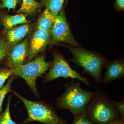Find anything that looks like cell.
I'll list each match as a JSON object with an SVG mask.
<instances>
[{
  "mask_svg": "<svg viewBox=\"0 0 124 124\" xmlns=\"http://www.w3.org/2000/svg\"><path fill=\"white\" fill-rule=\"evenodd\" d=\"M64 93L57 99L55 106L58 108L69 110L73 116L85 113L86 106L94 92L81 87L73 79L64 85Z\"/></svg>",
  "mask_w": 124,
  "mask_h": 124,
  "instance_id": "6da1fadb",
  "label": "cell"
},
{
  "mask_svg": "<svg viewBox=\"0 0 124 124\" xmlns=\"http://www.w3.org/2000/svg\"><path fill=\"white\" fill-rule=\"evenodd\" d=\"M85 113L88 119L94 124H107L120 118L118 111L109 97L99 87L94 91Z\"/></svg>",
  "mask_w": 124,
  "mask_h": 124,
  "instance_id": "7a4b0ae2",
  "label": "cell"
},
{
  "mask_svg": "<svg viewBox=\"0 0 124 124\" xmlns=\"http://www.w3.org/2000/svg\"><path fill=\"white\" fill-rule=\"evenodd\" d=\"M69 49L73 55L72 62L78 66L82 67L83 72L90 75L96 83L101 84L102 81L101 71L107 63L105 58L81 47H70Z\"/></svg>",
  "mask_w": 124,
  "mask_h": 124,
  "instance_id": "3957f363",
  "label": "cell"
},
{
  "mask_svg": "<svg viewBox=\"0 0 124 124\" xmlns=\"http://www.w3.org/2000/svg\"><path fill=\"white\" fill-rule=\"evenodd\" d=\"M13 93L22 101L28 113V117L22 124L38 121L45 124H67L66 120L59 117L53 108L48 104L28 100L16 91Z\"/></svg>",
  "mask_w": 124,
  "mask_h": 124,
  "instance_id": "277c9868",
  "label": "cell"
},
{
  "mask_svg": "<svg viewBox=\"0 0 124 124\" xmlns=\"http://www.w3.org/2000/svg\"><path fill=\"white\" fill-rule=\"evenodd\" d=\"M52 62H47L43 55L36 57L34 60L26 64L14 67V74L23 78L33 93L38 94L36 81L38 77L41 76L51 67Z\"/></svg>",
  "mask_w": 124,
  "mask_h": 124,
  "instance_id": "5b68a950",
  "label": "cell"
},
{
  "mask_svg": "<svg viewBox=\"0 0 124 124\" xmlns=\"http://www.w3.org/2000/svg\"><path fill=\"white\" fill-rule=\"evenodd\" d=\"M64 78H71L72 79L79 80L87 85H91L87 78L83 77L71 67L66 60L61 54L56 53L54 55L51 68L45 78L46 82H49L59 77Z\"/></svg>",
  "mask_w": 124,
  "mask_h": 124,
  "instance_id": "8992f818",
  "label": "cell"
},
{
  "mask_svg": "<svg viewBox=\"0 0 124 124\" xmlns=\"http://www.w3.org/2000/svg\"><path fill=\"white\" fill-rule=\"evenodd\" d=\"M50 42L53 44L63 42L73 46L78 45L71 33L67 22L64 7H63L55 18L51 31Z\"/></svg>",
  "mask_w": 124,
  "mask_h": 124,
  "instance_id": "52a82bcc",
  "label": "cell"
},
{
  "mask_svg": "<svg viewBox=\"0 0 124 124\" xmlns=\"http://www.w3.org/2000/svg\"><path fill=\"white\" fill-rule=\"evenodd\" d=\"M51 31L35 30L30 38L28 62H31L39 53L44 50L51 41Z\"/></svg>",
  "mask_w": 124,
  "mask_h": 124,
  "instance_id": "ba28073f",
  "label": "cell"
},
{
  "mask_svg": "<svg viewBox=\"0 0 124 124\" xmlns=\"http://www.w3.org/2000/svg\"><path fill=\"white\" fill-rule=\"evenodd\" d=\"M29 43L27 39L14 46L7 57V64L10 68L23 64L28 57Z\"/></svg>",
  "mask_w": 124,
  "mask_h": 124,
  "instance_id": "9c48e42d",
  "label": "cell"
},
{
  "mask_svg": "<svg viewBox=\"0 0 124 124\" xmlns=\"http://www.w3.org/2000/svg\"><path fill=\"white\" fill-rule=\"evenodd\" d=\"M33 26L32 24L25 23L5 29L4 38L9 45L14 46L21 42L31 32Z\"/></svg>",
  "mask_w": 124,
  "mask_h": 124,
  "instance_id": "30bf717a",
  "label": "cell"
},
{
  "mask_svg": "<svg viewBox=\"0 0 124 124\" xmlns=\"http://www.w3.org/2000/svg\"><path fill=\"white\" fill-rule=\"evenodd\" d=\"M106 73L102 82L106 84L124 77V62L123 59H117L107 63Z\"/></svg>",
  "mask_w": 124,
  "mask_h": 124,
  "instance_id": "8fae6325",
  "label": "cell"
},
{
  "mask_svg": "<svg viewBox=\"0 0 124 124\" xmlns=\"http://www.w3.org/2000/svg\"><path fill=\"white\" fill-rule=\"evenodd\" d=\"M55 18L50 12L46 8L43 11L38 19L35 30H42L51 31Z\"/></svg>",
  "mask_w": 124,
  "mask_h": 124,
  "instance_id": "7c38bea8",
  "label": "cell"
},
{
  "mask_svg": "<svg viewBox=\"0 0 124 124\" xmlns=\"http://www.w3.org/2000/svg\"><path fill=\"white\" fill-rule=\"evenodd\" d=\"M28 15L21 14L15 15H6L2 18V25L5 29H9L17 24L29 23L31 21L28 20L26 17Z\"/></svg>",
  "mask_w": 124,
  "mask_h": 124,
  "instance_id": "4fadbf2b",
  "label": "cell"
},
{
  "mask_svg": "<svg viewBox=\"0 0 124 124\" xmlns=\"http://www.w3.org/2000/svg\"><path fill=\"white\" fill-rule=\"evenodd\" d=\"M43 5L41 3L36 2L35 0H23L22 4L18 13L33 14Z\"/></svg>",
  "mask_w": 124,
  "mask_h": 124,
  "instance_id": "5bb4252c",
  "label": "cell"
},
{
  "mask_svg": "<svg viewBox=\"0 0 124 124\" xmlns=\"http://www.w3.org/2000/svg\"><path fill=\"white\" fill-rule=\"evenodd\" d=\"M66 0H41V3L45 5L54 18L63 7Z\"/></svg>",
  "mask_w": 124,
  "mask_h": 124,
  "instance_id": "9a60e30c",
  "label": "cell"
},
{
  "mask_svg": "<svg viewBox=\"0 0 124 124\" xmlns=\"http://www.w3.org/2000/svg\"><path fill=\"white\" fill-rule=\"evenodd\" d=\"M15 78L14 76L11 77L5 85L0 89V113L2 111V104L5 97L8 93L12 91L11 85Z\"/></svg>",
  "mask_w": 124,
  "mask_h": 124,
  "instance_id": "2e32d148",
  "label": "cell"
},
{
  "mask_svg": "<svg viewBox=\"0 0 124 124\" xmlns=\"http://www.w3.org/2000/svg\"><path fill=\"white\" fill-rule=\"evenodd\" d=\"M11 97L8 99L6 108L5 111L0 115V124H16L11 119L10 112V103Z\"/></svg>",
  "mask_w": 124,
  "mask_h": 124,
  "instance_id": "e0dca14e",
  "label": "cell"
},
{
  "mask_svg": "<svg viewBox=\"0 0 124 124\" xmlns=\"http://www.w3.org/2000/svg\"><path fill=\"white\" fill-rule=\"evenodd\" d=\"M13 47L8 44L4 37H0V62L8 56Z\"/></svg>",
  "mask_w": 124,
  "mask_h": 124,
  "instance_id": "ac0fdd59",
  "label": "cell"
},
{
  "mask_svg": "<svg viewBox=\"0 0 124 124\" xmlns=\"http://www.w3.org/2000/svg\"><path fill=\"white\" fill-rule=\"evenodd\" d=\"M14 69L13 68L9 69L7 68H0V89L3 86L6 80L13 75Z\"/></svg>",
  "mask_w": 124,
  "mask_h": 124,
  "instance_id": "d6986e66",
  "label": "cell"
},
{
  "mask_svg": "<svg viewBox=\"0 0 124 124\" xmlns=\"http://www.w3.org/2000/svg\"><path fill=\"white\" fill-rule=\"evenodd\" d=\"M0 9L6 8L8 11L12 9L15 11L17 5L19 3V0H1Z\"/></svg>",
  "mask_w": 124,
  "mask_h": 124,
  "instance_id": "ffe728a7",
  "label": "cell"
},
{
  "mask_svg": "<svg viewBox=\"0 0 124 124\" xmlns=\"http://www.w3.org/2000/svg\"><path fill=\"white\" fill-rule=\"evenodd\" d=\"M74 117L71 124H94L88 119L85 113L79 114Z\"/></svg>",
  "mask_w": 124,
  "mask_h": 124,
  "instance_id": "44dd1931",
  "label": "cell"
},
{
  "mask_svg": "<svg viewBox=\"0 0 124 124\" xmlns=\"http://www.w3.org/2000/svg\"><path fill=\"white\" fill-rule=\"evenodd\" d=\"M111 101L118 111L120 118L124 119V102H116L113 100H111Z\"/></svg>",
  "mask_w": 124,
  "mask_h": 124,
  "instance_id": "7402d4cb",
  "label": "cell"
},
{
  "mask_svg": "<svg viewBox=\"0 0 124 124\" xmlns=\"http://www.w3.org/2000/svg\"><path fill=\"white\" fill-rule=\"evenodd\" d=\"M115 7L118 11H124V0H116Z\"/></svg>",
  "mask_w": 124,
  "mask_h": 124,
  "instance_id": "603a6c76",
  "label": "cell"
},
{
  "mask_svg": "<svg viewBox=\"0 0 124 124\" xmlns=\"http://www.w3.org/2000/svg\"><path fill=\"white\" fill-rule=\"evenodd\" d=\"M107 124H124V119L120 118L113 120Z\"/></svg>",
  "mask_w": 124,
  "mask_h": 124,
  "instance_id": "cb8c5ba5",
  "label": "cell"
},
{
  "mask_svg": "<svg viewBox=\"0 0 124 124\" xmlns=\"http://www.w3.org/2000/svg\"><path fill=\"white\" fill-rule=\"evenodd\" d=\"M0 7H1V4H0Z\"/></svg>",
  "mask_w": 124,
  "mask_h": 124,
  "instance_id": "d4e9b609",
  "label": "cell"
}]
</instances>
